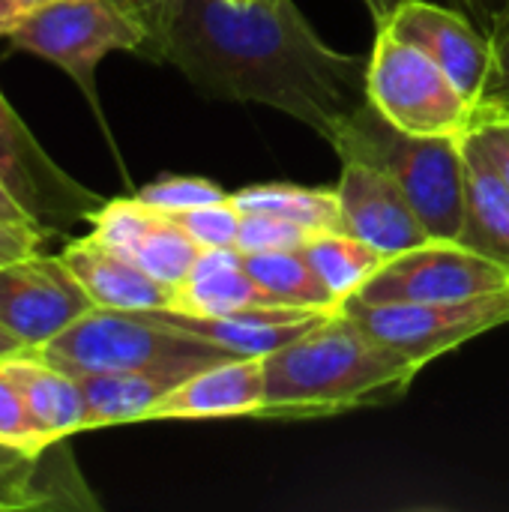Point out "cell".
I'll list each match as a JSON object with an SVG mask.
<instances>
[{"label":"cell","mask_w":509,"mask_h":512,"mask_svg":"<svg viewBox=\"0 0 509 512\" xmlns=\"http://www.w3.org/2000/svg\"><path fill=\"white\" fill-rule=\"evenodd\" d=\"M489 39H492V72L477 102V120L509 117V6L501 12Z\"/></svg>","instance_id":"obj_29"},{"label":"cell","mask_w":509,"mask_h":512,"mask_svg":"<svg viewBox=\"0 0 509 512\" xmlns=\"http://www.w3.org/2000/svg\"><path fill=\"white\" fill-rule=\"evenodd\" d=\"M123 3H129V6L141 15V21L147 24V39H150L153 27L159 24V18H162L165 6H168L171 0H123ZM144 48H147V45H144Z\"/></svg>","instance_id":"obj_33"},{"label":"cell","mask_w":509,"mask_h":512,"mask_svg":"<svg viewBox=\"0 0 509 512\" xmlns=\"http://www.w3.org/2000/svg\"><path fill=\"white\" fill-rule=\"evenodd\" d=\"M141 57L222 102L276 108L321 138L369 102V57L330 48L294 0H171Z\"/></svg>","instance_id":"obj_1"},{"label":"cell","mask_w":509,"mask_h":512,"mask_svg":"<svg viewBox=\"0 0 509 512\" xmlns=\"http://www.w3.org/2000/svg\"><path fill=\"white\" fill-rule=\"evenodd\" d=\"M264 405V357H231L183 378L144 417L165 420H258Z\"/></svg>","instance_id":"obj_15"},{"label":"cell","mask_w":509,"mask_h":512,"mask_svg":"<svg viewBox=\"0 0 509 512\" xmlns=\"http://www.w3.org/2000/svg\"><path fill=\"white\" fill-rule=\"evenodd\" d=\"M0 441L6 444H21V447H48L57 444L27 411V402L15 381L3 372L0 366Z\"/></svg>","instance_id":"obj_28"},{"label":"cell","mask_w":509,"mask_h":512,"mask_svg":"<svg viewBox=\"0 0 509 512\" xmlns=\"http://www.w3.org/2000/svg\"><path fill=\"white\" fill-rule=\"evenodd\" d=\"M174 312L189 315H237L291 309L279 306L249 273L243 252L237 249H201L186 279L174 288Z\"/></svg>","instance_id":"obj_18"},{"label":"cell","mask_w":509,"mask_h":512,"mask_svg":"<svg viewBox=\"0 0 509 512\" xmlns=\"http://www.w3.org/2000/svg\"><path fill=\"white\" fill-rule=\"evenodd\" d=\"M378 27H390L405 42L423 48L474 105L480 102L492 72V39L465 12L408 0Z\"/></svg>","instance_id":"obj_13"},{"label":"cell","mask_w":509,"mask_h":512,"mask_svg":"<svg viewBox=\"0 0 509 512\" xmlns=\"http://www.w3.org/2000/svg\"><path fill=\"white\" fill-rule=\"evenodd\" d=\"M501 123H504V126H507V129H509V117H501Z\"/></svg>","instance_id":"obj_39"},{"label":"cell","mask_w":509,"mask_h":512,"mask_svg":"<svg viewBox=\"0 0 509 512\" xmlns=\"http://www.w3.org/2000/svg\"><path fill=\"white\" fill-rule=\"evenodd\" d=\"M3 372L21 390L33 420L57 441L84 432V402L75 375L45 363L33 351L0 360Z\"/></svg>","instance_id":"obj_21"},{"label":"cell","mask_w":509,"mask_h":512,"mask_svg":"<svg viewBox=\"0 0 509 512\" xmlns=\"http://www.w3.org/2000/svg\"><path fill=\"white\" fill-rule=\"evenodd\" d=\"M330 144L339 159H360L387 171L405 189L432 240H459L465 219V138L402 132L366 102L339 126Z\"/></svg>","instance_id":"obj_3"},{"label":"cell","mask_w":509,"mask_h":512,"mask_svg":"<svg viewBox=\"0 0 509 512\" xmlns=\"http://www.w3.org/2000/svg\"><path fill=\"white\" fill-rule=\"evenodd\" d=\"M509 288V264L462 246L459 240H429L393 255L363 285L366 303H441Z\"/></svg>","instance_id":"obj_8"},{"label":"cell","mask_w":509,"mask_h":512,"mask_svg":"<svg viewBox=\"0 0 509 512\" xmlns=\"http://www.w3.org/2000/svg\"><path fill=\"white\" fill-rule=\"evenodd\" d=\"M459 243L509 264V186L471 135H465V219Z\"/></svg>","instance_id":"obj_20"},{"label":"cell","mask_w":509,"mask_h":512,"mask_svg":"<svg viewBox=\"0 0 509 512\" xmlns=\"http://www.w3.org/2000/svg\"><path fill=\"white\" fill-rule=\"evenodd\" d=\"M54 231L27 219H0V264L30 258Z\"/></svg>","instance_id":"obj_30"},{"label":"cell","mask_w":509,"mask_h":512,"mask_svg":"<svg viewBox=\"0 0 509 512\" xmlns=\"http://www.w3.org/2000/svg\"><path fill=\"white\" fill-rule=\"evenodd\" d=\"M135 198H141L147 207L162 210V213H183V210L219 204V201L228 198V192L219 189V186H216L213 180H207V177L171 174V177H159V180L141 186V189L135 192Z\"/></svg>","instance_id":"obj_25"},{"label":"cell","mask_w":509,"mask_h":512,"mask_svg":"<svg viewBox=\"0 0 509 512\" xmlns=\"http://www.w3.org/2000/svg\"><path fill=\"white\" fill-rule=\"evenodd\" d=\"M423 369V363L378 342L339 309L264 357V405L258 420L306 423L384 408L405 399Z\"/></svg>","instance_id":"obj_2"},{"label":"cell","mask_w":509,"mask_h":512,"mask_svg":"<svg viewBox=\"0 0 509 512\" xmlns=\"http://www.w3.org/2000/svg\"><path fill=\"white\" fill-rule=\"evenodd\" d=\"M243 258H246V267L255 276V282L279 306L309 309V312H336V309H342V303L333 297V291L324 285V279L306 261L303 249L258 252V255H243Z\"/></svg>","instance_id":"obj_24"},{"label":"cell","mask_w":509,"mask_h":512,"mask_svg":"<svg viewBox=\"0 0 509 512\" xmlns=\"http://www.w3.org/2000/svg\"><path fill=\"white\" fill-rule=\"evenodd\" d=\"M480 150L489 156V162L495 165V171L504 177V183L509 186V129L501 120H477L474 129L468 132Z\"/></svg>","instance_id":"obj_31"},{"label":"cell","mask_w":509,"mask_h":512,"mask_svg":"<svg viewBox=\"0 0 509 512\" xmlns=\"http://www.w3.org/2000/svg\"><path fill=\"white\" fill-rule=\"evenodd\" d=\"M0 180L9 186L21 210L51 231L69 222H90L105 204L102 195L69 177L15 114L9 99L0 93Z\"/></svg>","instance_id":"obj_9"},{"label":"cell","mask_w":509,"mask_h":512,"mask_svg":"<svg viewBox=\"0 0 509 512\" xmlns=\"http://www.w3.org/2000/svg\"><path fill=\"white\" fill-rule=\"evenodd\" d=\"M96 512L99 498L78 471L69 438L48 447L0 441V512Z\"/></svg>","instance_id":"obj_14"},{"label":"cell","mask_w":509,"mask_h":512,"mask_svg":"<svg viewBox=\"0 0 509 512\" xmlns=\"http://www.w3.org/2000/svg\"><path fill=\"white\" fill-rule=\"evenodd\" d=\"M366 3V9L372 12V18H375V24H384L402 3H408V0H363Z\"/></svg>","instance_id":"obj_37"},{"label":"cell","mask_w":509,"mask_h":512,"mask_svg":"<svg viewBox=\"0 0 509 512\" xmlns=\"http://www.w3.org/2000/svg\"><path fill=\"white\" fill-rule=\"evenodd\" d=\"M0 219H27V222H33L24 210H21V204L15 201V195L9 192V186L0 180Z\"/></svg>","instance_id":"obj_35"},{"label":"cell","mask_w":509,"mask_h":512,"mask_svg":"<svg viewBox=\"0 0 509 512\" xmlns=\"http://www.w3.org/2000/svg\"><path fill=\"white\" fill-rule=\"evenodd\" d=\"M339 213L342 231L366 240L381 255L393 258L429 243V231L408 201L405 189L381 168L360 159H339Z\"/></svg>","instance_id":"obj_11"},{"label":"cell","mask_w":509,"mask_h":512,"mask_svg":"<svg viewBox=\"0 0 509 512\" xmlns=\"http://www.w3.org/2000/svg\"><path fill=\"white\" fill-rule=\"evenodd\" d=\"M147 315L231 357H267L291 345L294 339H300L330 312L270 309V312H237V315H189V312H174V309H147Z\"/></svg>","instance_id":"obj_16"},{"label":"cell","mask_w":509,"mask_h":512,"mask_svg":"<svg viewBox=\"0 0 509 512\" xmlns=\"http://www.w3.org/2000/svg\"><path fill=\"white\" fill-rule=\"evenodd\" d=\"M72 276L81 282L93 306L99 309H123V312H147L168 309L174 300V288L162 285L150 273H144L135 261L114 252L93 234L69 240L60 252Z\"/></svg>","instance_id":"obj_17"},{"label":"cell","mask_w":509,"mask_h":512,"mask_svg":"<svg viewBox=\"0 0 509 512\" xmlns=\"http://www.w3.org/2000/svg\"><path fill=\"white\" fill-rule=\"evenodd\" d=\"M93 300L60 255H30L0 264V324L30 351L75 324Z\"/></svg>","instance_id":"obj_10"},{"label":"cell","mask_w":509,"mask_h":512,"mask_svg":"<svg viewBox=\"0 0 509 512\" xmlns=\"http://www.w3.org/2000/svg\"><path fill=\"white\" fill-rule=\"evenodd\" d=\"M30 348L15 336V333H9L3 324H0V360H9V357H15V354H27Z\"/></svg>","instance_id":"obj_36"},{"label":"cell","mask_w":509,"mask_h":512,"mask_svg":"<svg viewBox=\"0 0 509 512\" xmlns=\"http://www.w3.org/2000/svg\"><path fill=\"white\" fill-rule=\"evenodd\" d=\"M453 9L465 12L483 33H492L501 12L509 6V0H447Z\"/></svg>","instance_id":"obj_32"},{"label":"cell","mask_w":509,"mask_h":512,"mask_svg":"<svg viewBox=\"0 0 509 512\" xmlns=\"http://www.w3.org/2000/svg\"><path fill=\"white\" fill-rule=\"evenodd\" d=\"M369 102L402 132L426 138H465L477 123V105L417 45L378 27L369 72Z\"/></svg>","instance_id":"obj_6"},{"label":"cell","mask_w":509,"mask_h":512,"mask_svg":"<svg viewBox=\"0 0 509 512\" xmlns=\"http://www.w3.org/2000/svg\"><path fill=\"white\" fill-rule=\"evenodd\" d=\"M90 225L96 240L135 261L144 273L168 288H177L201 255L198 243L171 213L153 210L141 198L105 201L90 216Z\"/></svg>","instance_id":"obj_12"},{"label":"cell","mask_w":509,"mask_h":512,"mask_svg":"<svg viewBox=\"0 0 509 512\" xmlns=\"http://www.w3.org/2000/svg\"><path fill=\"white\" fill-rule=\"evenodd\" d=\"M186 369H129V372H81L75 375L84 402V432L144 423L147 411L171 393Z\"/></svg>","instance_id":"obj_19"},{"label":"cell","mask_w":509,"mask_h":512,"mask_svg":"<svg viewBox=\"0 0 509 512\" xmlns=\"http://www.w3.org/2000/svg\"><path fill=\"white\" fill-rule=\"evenodd\" d=\"M9 45L60 66L81 87L99 123H105L96 69L111 51L141 54L147 45V24L123 0H57L30 9L9 36Z\"/></svg>","instance_id":"obj_5"},{"label":"cell","mask_w":509,"mask_h":512,"mask_svg":"<svg viewBox=\"0 0 509 512\" xmlns=\"http://www.w3.org/2000/svg\"><path fill=\"white\" fill-rule=\"evenodd\" d=\"M312 231L270 216V213H243L240 219V234H237V252L243 255H258V252H288V249H303Z\"/></svg>","instance_id":"obj_27"},{"label":"cell","mask_w":509,"mask_h":512,"mask_svg":"<svg viewBox=\"0 0 509 512\" xmlns=\"http://www.w3.org/2000/svg\"><path fill=\"white\" fill-rule=\"evenodd\" d=\"M303 255L342 306H345V300L357 297L363 291V285L387 261V255H381L375 246H369L366 240H360L348 231L309 234Z\"/></svg>","instance_id":"obj_22"},{"label":"cell","mask_w":509,"mask_h":512,"mask_svg":"<svg viewBox=\"0 0 509 512\" xmlns=\"http://www.w3.org/2000/svg\"><path fill=\"white\" fill-rule=\"evenodd\" d=\"M45 363L81 375V372H129V369H186L201 372L207 366L231 360V354L171 330L153 321L147 312L99 309L93 306L60 336L33 351Z\"/></svg>","instance_id":"obj_4"},{"label":"cell","mask_w":509,"mask_h":512,"mask_svg":"<svg viewBox=\"0 0 509 512\" xmlns=\"http://www.w3.org/2000/svg\"><path fill=\"white\" fill-rule=\"evenodd\" d=\"M24 15H27V9H21L15 0H0V39H9L18 30V24L24 21Z\"/></svg>","instance_id":"obj_34"},{"label":"cell","mask_w":509,"mask_h":512,"mask_svg":"<svg viewBox=\"0 0 509 512\" xmlns=\"http://www.w3.org/2000/svg\"><path fill=\"white\" fill-rule=\"evenodd\" d=\"M15 3H18L21 9H27V12H30V9H39V6H48V3H57V0H15Z\"/></svg>","instance_id":"obj_38"},{"label":"cell","mask_w":509,"mask_h":512,"mask_svg":"<svg viewBox=\"0 0 509 512\" xmlns=\"http://www.w3.org/2000/svg\"><path fill=\"white\" fill-rule=\"evenodd\" d=\"M342 309L378 342L429 366L471 339L509 324V288L441 303H366L351 297Z\"/></svg>","instance_id":"obj_7"},{"label":"cell","mask_w":509,"mask_h":512,"mask_svg":"<svg viewBox=\"0 0 509 512\" xmlns=\"http://www.w3.org/2000/svg\"><path fill=\"white\" fill-rule=\"evenodd\" d=\"M240 213H270L288 219L312 234L342 231L339 195L336 189H312L294 183H258L231 195Z\"/></svg>","instance_id":"obj_23"},{"label":"cell","mask_w":509,"mask_h":512,"mask_svg":"<svg viewBox=\"0 0 509 512\" xmlns=\"http://www.w3.org/2000/svg\"><path fill=\"white\" fill-rule=\"evenodd\" d=\"M228 3H249V0H228Z\"/></svg>","instance_id":"obj_40"},{"label":"cell","mask_w":509,"mask_h":512,"mask_svg":"<svg viewBox=\"0 0 509 512\" xmlns=\"http://www.w3.org/2000/svg\"><path fill=\"white\" fill-rule=\"evenodd\" d=\"M183 231L198 243V249H237V234H240V219L243 213L231 201V195L219 204L171 213Z\"/></svg>","instance_id":"obj_26"}]
</instances>
